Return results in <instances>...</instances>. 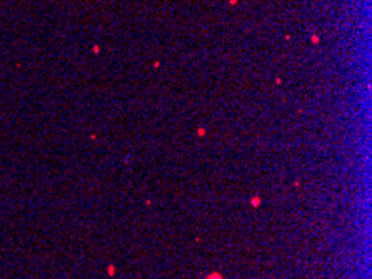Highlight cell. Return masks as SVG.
Wrapping results in <instances>:
<instances>
[{"label": "cell", "mask_w": 372, "mask_h": 279, "mask_svg": "<svg viewBox=\"0 0 372 279\" xmlns=\"http://www.w3.org/2000/svg\"><path fill=\"white\" fill-rule=\"evenodd\" d=\"M207 279H222V277H220V274H210Z\"/></svg>", "instance_id": "1"}]
</instances>
